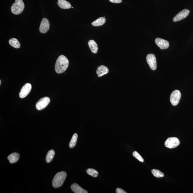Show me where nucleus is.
Returning a JSON list of instances; mask_svg holds the SVG:
<instances>
[{"instance_id": "f257e3e1", "label": "nucleus", "mask_w": 193, "mask_h": 193, "mask_svg": "<svg viewBox=\"0 0 193 193\" xmlns=\"http://www.w3.org/2000/svg\"><path fill=\"white\" fill-rule=\"evenodd\" d=\"M69 64V62L66 57L63 55H60L55 63V72L58 74L64 73L68 68Z\"/></svg>"}, {"instance_id": "f03ea898", "label": "nucleus", "mask_w": 193, "mask_h": 193, "mask_svg": "<svg viewBox=\"0 0 193 193\" xmlns=\"http://www.w3.org/2000/svg\"><path fill=\"white\" fill-rule=\"evenodd\" d=\"M67 173L62 171L57 173L53 180L52 185L55 188H58L62 186L67 177Z\"/></svg>"}, {"instance_id": "7ed1b4c3", "label": "nucleus", "mask_w": 193, "mask_h": 193, "mask_svg": "<svg viewBox=\"0 0 193 193\" xmlns=\"http://www.w3.org/2000/svg\"><path fill=\"white\" fill-rule=\"evenodd\" d=\"M24 4L22 0H16L15 3L11 6V12L15 15H18L23 12L24 9Z\"/></svg>"}, {"instance_id": "20e7f679", "label": "nucleus", "mask_w": 193, "mask_h": 193, "mask_svg": "<svg viewBox=\"0 0 193 193\" xmlns=\"http://www.w3.org/2000/svg\"><path fill=\"white\" fill-rule=\"evenodd\" d=\"M180 144L179 139L176 137H169L165 142V146L169 148H173L177 147Z\"/></svg>"}, {"instance_id": "39448f33", "label": "nucleus", "mask_w": 193, "mask_h": 193, "mask_svg": "<svg viewBox=\"0 0 193 193\" xmlns=\"http://www.w3.org/2000/svg\"><path fill=\"white\" fill-rule=\"evenodd\" d=\"M50 102V99L47 96L42 98L36 103V107L38 110H41L45 109Z\"/></svg>"}, {"instance_id": "423d86ee", "label": "nucleus", "mask_w": 193, "mask_h": 193, "mask_svg": "<svg viewBox=\"0 0 193 193\" xmlns=\"http://www.w3.org/2000/svg\"><path fill=\"white\" fill-rule=\"evenodd\" d=\"M181 97V93L179 90H174L171 94V103L173 106H176L179 103Z\"/></svg>"}, {"instance_id": "0eeeda50", "label": "nucleus", "mask_w": 193, "mask_h": 193, "mask_svg": "<svg viewBox=\"0 0 193 193\" xmlns=\"http://www.w3.org/2000/svg\"><path fill=\"white\" fill-rule=\"evenodd\" d=\"M146 60L152 70L155 71L157 68V61L155 56L153 54H148L146 57Z\"/></svg>"}, {"instance_id": "6e6552de", "label": "nucleus", "mask_w": 193, "mask_h": 193, "mask_svg": "<svg viewBox=\"0 0 193 193\" xmlns=\"http://www.w3.org/2000/svg\"><path fill=\"white\" fill-rule=\"evenodd\" d=\"M32 89L31 84L30 83H26L24 84L20 90V97L23 99L27 96L31 91Z\"/></svg>"}, {"instance_id": "1a4fd4ad", "label": "nucleus", "mask_w": 193, "mask_h": 193, "mask_svg": "<svg viewBox=\"0 0 193 193\" xmlns=\"http://www.w3.org/2000/svg\"><path fill=\"white\" fill-rule=\"evenodd\" d=\"M49 28L50 23L49 20L47 18H43L39 27V31L42 33H46L49 30Z\"/></svg>"}, {"instance_id": "9d476101", "label": "nucleus", "mask_w": 193, "mask_h": 193, "mask_svg": "<svg viewBox=\"0 0 193 193\" xmlns=\"http://www.w3.org/2000/svg\"><path fill=\"white\" fill-rule=\"evenodd\" d=\"M156 45L161 49H167L169 47V43L168 41L160 38H156L155 40Z\"/></svg>"}, {"instance_id": "9b49d317", "label": "nucleus", "mask_w": 193, "mask_h": 193, "mask_svg": "<svg viewBox=\"0 0 193 193\" xmlns=\"http://www.w3.org/2000/svg\"><path fill=\"white\" fill-rule=\"evenodd\" d=\"M190 11L188 9H185L180 12L173 18V22H176L180 21L186 18L188 15Z\"/></svg>"}, {"instance_id": "f8f14e48", "label": "nucleus", "mask_w": 193, "mask_h": 193, "mask_svg": "<svg viewBox=\"0 0 193 193\" xmlns=\"http://www.w3.org/2000/svg\"><path fill=\"white\" fill-rule=\"evenodd\" d=\"M109 70L107 67L104 65H101L98 67L96 73L98 77H100L109 73Z\"/></svg>"}, {"instance_id": "ddd939ff", "label": "nucleus", "mask_w": 193, "mask_h": 193, "mask_svg": "<svg viewBox=\"0 0 193 193\" xmlns=\"http://www.w3.org/2000/svg\"><path fill=\"white\" fill-rule=\"evenodd\" d=\"M88 44L91 52L94 54L97 53L99 47L96 42L93 40H90L89 41Z\"/></svg>"}, {"instance_id": "4468645a", "label": "nucleus", "mask_w": 193, "mask_h": 193, "mask_svg": "<svg viewBox=\"0 0 193 193\" xmlns=\"http://www.w3.org/2000/svg\"><path fill=\"white\" fill-rule=\"evenodd\" d=\"M72 191L75 193H87L88 192L77 184H74L71 186Z\"/></svg>"}, {"instance_id": "2eb2a0df", "label": "nucleus", "mask_w": 193, "mask_h": 193, "mask_svg": "<svg viewBox=\"0 0 193 193\" xmlns=\"http://www.w3.org/2000/svg\"><path fill=\"white\" fill-rule=\"evenodd\" d=\"M58 5L62 9H69L71 7V4L66 0H58Z\"/></svg>"}, {"instance_id": "dca6fc26", "label": "nucleus", "mask_w": 193, "mask_h": 193, "mask_svg": "<svg viewBox=\"0 0 193 193\" xmlns=\"http://www.w3.org/2000/svg\"><path fill=\"white\" fill-rule=\"evenodd\" d=\"M20 155L19 153H13L10 154L8 156V159L11 163H14L17 162L20 159Z\"/></svg>"}, {"instance_id": "f3484780", "label": "nucleus", "mask_w": 193, "mask_h": 193, "mask_svg": "<svg viewBox=\"0 0 193 193\" xmlns=\"http://www.w3.org/2000/svg\"><path fill=\"white\" fill-rule=\"evenodd\" d=\"M106 20L104 17H101L92 23V25L94 27L103 26L106 23Z\"/></svg>"}, {"instance_id": "a211bd4d", "label": "nucleus", "mask_w": 193, "mask_h": 193, "mask_svg": "<svg viewBox=\"0 0 193 193\" xmlns=\"http://www.w3.org/2000/svg\"><path fill=\"white\" fill-rule=\"evenodd\" d=\"M9 44L12 47L16 48H19L20 47V42L15 38H12L9 40Z\"/></svg>"}, {"instance_id": "6ab92c4d", "label": "nucleus", "mask_w": 193, "mask_h": 193, "mask_svg": "<svg viewBox=\"0 0 193 193\" xmlns=\"http://www.w3.org/2000/svg\"><path fill=\"white\" fill-rule=\"evenodd\" d=\"M55 155V151L53 150H51L48 151L46 157V161L47 163H50L53 159Z\"/></svg>"}, {"instance_id": "aec40b11", "label": "nucleus", "mask_w": 193, "mask_h": 193, "mask_svg": "<svg viewBox=\"0 0 193 193\" xmlns=\"http://www.w3.org/2000/svg\"><path fill=\"white\" fill-rule=\"evenodd\" d=\"M78 137V135L77 134H74L73 135L69 144V147L70 148H72L75 147L76 144Z\"/></svg>"}, {"instance_id": "412c9836", "label": "nucleus", "mask_w": 193, "mask_h": 193, "mask_svg": "<svg viewBox=\"0 0 193 193\" xmlns=\"http://www.w3.org/2000/svg\"><path fill=\"white\" fill-rule=\"evenodd\" d=\"M87 173L88 174L90 175V176L96 177L99 175V173L97 171L93 169H88L87 170Z\"/></svg>"}, {"instance_id": "4be33fe9", "label": "nucleus", "mask_w": 193, "mask_h": 193, "mask_svg": "<svg viewBox=\"0 0 193 193\" xmlns=\"http://www.w3.org/2000/svg\"><path fill=\"white\" fill-rule=\"evenodd\" d=\"M152 173L153 176L157 178L162 177L164 176V173L156 169H153L152 170Z\"/></svg>"}, {"instance_id": "5701e85b", "label": "nucleus", "mask_w": 193, "mask_h": 193, "mask_svg": "<svg viewBox=\"0 0 193 193\" xmlns=\"http://www.w3.org/2000/svg\"><path fill=\"white\" fill-rule=\"evenodd\" d=\"M133 156H134V157L136 158V159H137V160L139 161H140L142 162H144V159H143L142 157L139 154L138 152L136 151L133 152Z\"/></svg>"}, {"instance_id": "b1692460", "label": "nucleus", "mask_w": 193, "mask_h": 193, "mask_svg": "<svg viewBox=\"0 0 193 193\" xmlns=\"http://www.w3.org/2000/svg\"><path fill=\"white\" fill-rule=\"evenodd\" d=\"M116 192L117 193H127L124 190L121 189V188H118L116 190Z\"/></svg>"}, {"instance_id": "393cba45", "label": "nucleus", "mask_w": 193, "mask_h": 193, "mask_svg": "<svg viewBox=\"0 0 193 193\" xmlns=\"http://www.w3.org/2000/svg\"><path fill=\"white\" fill-rule=\"evenodd\" d=\"M111 2L115 3H119L122 2V0H109Z\"/></svg>"}, {"instance_id": "a878e982", "label": "nucleus", "mask_w": 193, "mask_h": 193, "mask_svg": "<svg viewBox=\"0 0 193 193\" xmlns=\"http://www.w3.org/2000/svg\"><path fill=\"white\" fill-rule=\"evenodd\" d=\"M1 84V80H0V85Z\"/></svg>"}]
</instances>
